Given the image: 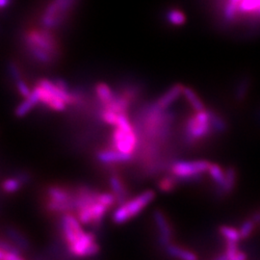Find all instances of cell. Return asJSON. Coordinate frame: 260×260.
<instances>
[{
    "instance_id": "obj_1",
    "label": "cell",
    "mask_w": 260,
    "mask_h": 260,
    "mask_svg": "<svg viewBox=\"0 0 260 260\" xmlns=\"http://www.w3.org/2000/svg\"><path fill=\"white\" fill-rule=\"evenodd\" d=\"M52 31L42 26L31 28L24 33L23 43L25 48L40 64L50 65L59 56V46Z\"/></svg>"
},
{
    "instance_id": "obj_2",
    "label": "cell",
    "mask_w": 260,
    "mask_h": 260,
    "mask_svg": "<svg viewBox=\"0 0 260 260\" xmlns=\"http://www.w3.org/2000/svg\"><path fill=\"white\" fill-rule=\"evenodd\" d=\"M112 134V147L121 152L132 154L138 144L136 131L125 114H120L119 120Z\"/></svg>"
},
{
    "instance_id": "obj_3",
    "label": "cell",
    "mask_w": 260,
    "mask_h": 260,
    "mask_svg": "<svg viewBox=\"0 0 260 260\" xmlns=\"http://www.w3.org/2000/svg\"><path fill=\"white\" fill-rule=\"evenodd\" d=\"M77 0H51L41 17V25L54 30L60 26L75 8Z\"/></svg>"
},
{
    "instance_id": "obj_4",
    "label": "cell",
    "mask_w": 260,
    "mask_h": 260,
    "mask_svg": "<svg viewBox=\"0 0 260 260\" xmlns=\"http://www.w3.org/2000/svg\"><path fill=\"white\" fill-rule=\"evenodd\" d=\"M154 197V192L148 190L129 201H126L122 205H120L113 214L114 223H123L134 218L153 201Z\"/></svg>"
},
{
    "instance_id": "obj_5",
    "label": "cell",
    "mask_w": 260,
    "mask_h": 260,
    "mask_svg": "<svg viewBox=\"0 0 260 260\" xmlns=\"http://www.w3.org/2000/svg\"><path fill=\"white\" fill-rule=\"evenodd\" d=\"M195 113L185 122L184 138L187 144H195L212 132L209 111L204 110Z\"/></svg>"
},
{
    "instance_id": "obj_6",
    "label": "cell",
    "mask_w": 260,
    "mask_h": 260,
    "mask_svg": "<svg viewBox=\"0 0 260 260\" xmlns=\"http://www.w3.org/2000/svg\"><path fill=\"white\" fill-rule=\"evenodd\" d=\"M211 163L205 160L195 161H177L172 167L173 176L180 181H196L199 180L202 175L208 173Z\"/></svg>"
},
{
    "instance_id": "obj_7",
    "label": "cell",
    "mask_w": 260,
    "mask_h": 260,
    "mask_svg": "<svg viewBox=\"0 0 260 260\" xmlns=\"http://www.w3.org/2000/svg\"><path fill=\"white\" fill-rule=\"evenodd\" d=\"M47 209L55 213H69L75 210V193L60 186H50L47 189Z\"/></svg>"
},
{
    "instance_id": "obj_8",
    "label": "cell",
    "mask_w": 260,
    "mask_h": 260,
    "mask_svg": "<svg viewBox=\"0 0 260 260\" xmlns=\"http://www.w3.org/2000/svg\"><path fill=\"white\" fill-rule=\"evenodd\" d=\"M34 91L36 92L40 99V103H44L48 108L55 111L65 110L67 103L47 89L40 86L39 84L34 88Z\"/></svg>"
},
{
    "instance_id": "obj_9",
    "label": "cell",
    "mask_w": 260,
    "mask_h": 260,
    "mask_svg": "<svg viewBox=\"0 0 260 260\" xmlns=\"http://www.w3.org/2000/svg\"><path fill=\"white\" fill-rule=\"evenodd\" d=\"M183 88L184 87L180 84H176L172 86L167 92L163 93L153 104L158 109L166 110L173 103L177 102L181 94H183Z\"/></svg>"
},
{
    "instance_id": "obj_10",
    "label": "cell",
    "mask_w": 260,
    "mask_h": 260,
    "mask_svg": "<svg viewBox=\"0 0 260 260\" xmlns=\"http://www.w3.org/2000/svg\"><path fill=\"white\" fill-rule=\"evenodd\" d=\"M153 217L159 232V243L160 245L166 247L171 243L172 238V231L170 224L168 223L167 219L163 212L160 210H155L153 213Z\"/></svg>"
},
{
    "instance_id": "obj_11",
    "label": "cell",
    "mask_w": 260,
    "mask_h": 260,
    "mask_svg": "<svg viewBox=\"0 0 260 260\" xmlns=\"http://www.w3.org/2000/svg\"><path fill=\"white\" fill-rule=\"evenodd\" d=\"M95 242L93 233H85L82 237H80L75 244L69 247V251L71 254L77 257H87V252L89 248Z\"/></svg>"
},
{
    "instance_id": "obj_12",
    "label": "cell",
    "mask_w": 260,
    "mask_h": 260,
    "mask_svg": "<svg viewBox=\"0 0 260 260\" xmlns=\"http://www.w3.org/2000/svg\"><path fill=\"white\" fill-rule=\"evenodd\" d=\"M98 159L104 164H118L129 162L132 159L131 154L119 151L117 149H106L98 153Z\"/></svg>"
},
{
    "instance_id": "obj_13",
    "label": "cell",
    "mask_w": 260,
    "mask_h": 260,
    "mask_svg": "<svg viewBox=\"0 0 260 260\" xmlns=\"http://www.w3.org/2000/svg\"><path fill=\"white\" fill-rule=\"evenodd\" d=\"M109 182H110L113 194L116 197L117 203L119 205H122L123 203H125L127 199V191L124 188V185L122 184L121 179L117 176H112L109 179Z\"/></svg>"
},
{
    "instance_id": "obj_14",
    "label": "cell",
    "mask_w": 260,
    "mask_h": 260,
    "mask_svg": "<svg viewBox=\"0 0 260 260\" xmlns=\"http://www.w3.org/2000/svg\"><path fill=\"white\" fill-rule=\"evenodd\" d=\"M39 103H40V99H39V96H38L36 92L33 90L31 95H30L29 98H27V99H25V101L20 103L19 106L17 107V109H16V111H15L16 116L19 117V118L24 117V116L27 115L28 113L31 111Z\"/></svg>"
},
{
    "instance_id": "obj_15",
    "label": "cell",
    "mask_w": 260,
    "mask_h": 260,
    "mask_svg": "<svg viewBox=\"0 0 260 260\" xmlns=\"http://www.w3.org/2000/svg\"><path fill=\"white\" fill-rule=\"evenodd\" d=\"M165 249H166V251L171 256L176 257V258H180V259L184 260H195L198 258L197 255H196L193 251L182 249V248L175 246V245H173L171 243L165 247Z\"/></svg>"
},
{
    "instance_id": "obj_16",
    "label": "cell",
    "mask_w": 260,
    "mask_h": 260,
    "mask_svg": "<svg viewBox=\"0 0 260 260\" xmlns=\"http://www.w3.org/2000/svg\"><path fill=\"white\" fill-rule=\"evenodd\" d=\"M6 234L10 241L13 242L16 246H18L21 251H27L29 249V242L19 231L13 228H8L6 230Z\"/></svg>"
},
{
    "instance_id": "obj_17",
    "label": "cell",
    "mask_w": 260,
    "mask_h": 260,
    "mask_svg": "<svg viewBox=\"0 0 260 260\" xmlns=\"http://www.w3.org/2000/svg\"><path fill=\"white\" fill-rule=\"evenodd\" d=\"M183 95L185 96L187 102L190 104V106L193 108L194 111L201 112L205 110L204 103L200 100L198 94L191 88L184 87L183 88Z\"/></svg>"
},
{
    "instance_id": "obj_18",
    "label": "cell",
    "mask_w": 260,
    "mask_h": 260,
    "mask_svg": "<svg viewBox=\"0 0 260 260\" xmlns=\"http://www.w3.org/2000/svg\"><path fill=\"white\" fill-rule=\"evenodd\" d=\"M95 93L98 95V99L101 101V103H103V105L110 103L115 95L111 88L105 83L98 84L95 86Z\"/></svg>"
},
{
    "instance_id": "obj_19",
    "label": "cell",
    "mask_w": 260,
    "mask_h": 260,
    "mask_svg": "<svg viewBox=\"0 0 260 260\" xmlns=\"http://www.w3.org/2000/svg\"><path fill=\"white\" fill-rule=\"evenodd\" d=\"M220 233L222 234L225 243H239L242 239L241 234L239 233V230H235L231 226H223L220 230Z\"/></svg>"
},
{
    "instance_id": "obj_20",
    "label": "cell",
    "mask_w": 260,
    "mask_h": 260,
    "mask_svg": "<svg viewBox=\"0 0 260 260\" xmlns=\"http://www.w3.org/2000/svg\"><path fill=\"white\" fill-rule=\"evenodd\" d=\"M22 186L21 182L19 181L17 177L14 178H7L3 181L2 183V189L4 192L12 194V193H16L17 191H19V188Z\"/></svg>"
},
{
    "instance_id": "obj_21",
    "label": "cell",
    "mask_w": 260,
    "mask_h": 260,
    "mask_svg": "<svg viewBox=\"0 0 260 260\" xmlns=\"http://www.w3.org/2000/svg\"><path fill=\"white\" fill-rule=\"evenodd\" d=\"M168 20H169L172 24H174V25H176V26H178V25H181V24H183V23L185 22V15H184V13L181 12L180 10H171V11L169 12V14H168Z\"/></svg>"
},
{
    "instance_id": "obj_22",
    "label": "cell",
    "mask_w": 260,
    "mask_h": 260,
    "mask_svg": "<svg viewBox=\"0 0 260 260\" xmlns=\"http://www.w3.org/2000/svg\"><path fill=\"white\" fill-rule=\"evenodd\" d=\"M209 116L212 132H223V129L225 128L223 119L218 114L212 111H209Z\"/></svg>"
},
{
    "instance_id": "obj_23",
    "label": "cell",
    "mask_w": 260,
    "mask_h": 260,
    "mask_svg": "<svg viewBox=\"0 0 260 260\" xmlns=\"http://www.w3.org/2000/svg\"><path fill=\"white\" fill-rule=\"evenodd\" d=\"M177 181V178L174 176L173 177H163L159 181L158 187H159L160 191H162V192H171L176 187Z\"/></svg>"
},
{
    "instance_id": "obj_24",
    "label": "cell",
    "mask_w": 260,
    "mask_h": 260,
    "mask_svg": "<svg viewBox=\"0 0 260 260\" xmlns=\"http://www.w3.org/2000/svg\"><path fill=\"white\" fill-rule=\"evenodd\" d=\"M120 114L116 113L115 111H112L110 109L103 108V111L101 113V118L104 122L110 124V125H116L118 120H119Z\"/></svg>"
},
{
    "instance_id": "obj_25",
    "label": "cell",
    "mask_w": 260,
    "mask_h": 260,
    "mask_svg": "<svg viewBox=\"0 0 260 260\" xmlns=\"http://www.w3.org/2000/svg\"><path fill=\"white\" fill-rule=\"evenodd\" d=\"M255 224L256 223L253 220H250V221H247L243 223L239 228V233L241 234L242 238H246V237L250 236L252 232L254 231Z\"/></svg>"
},
{
    "instance_id": "obj_26",
    "label": "cell",
    "mask_w": 260,
    "mask_h": 260,
    "mask_svg": "<svg viewBox=\"0 0 260 260\" xmlns=\"http://www.w3.org/2000/svg\"><path fill=\"white\" fill-rule=\"evenodd\" d=\"M98 202L102 203L103 205H106L108 207H111L112 205H114L117 203V200H116V197L114 194L100 193L98 197Z\"/></svg>"
},
{
    "instance_id": "obj_27",
    "label": "cell",
    "mask_w": 260,
    "mask_h": 260,
    "mask_svg": "<svg viewBox=\"0 0 260 260\" xmlns=\"http://www.w3.org/2000/svg\"><path fill=\"white\" fill-rule=\"evenodd\" d=\"M16 84H17L18 91H19V93H20L21 96H23L24 99H27V98H29V96L31 95V93H32L33 91H31V90L29 89V87L25 84L24 81H22V80L20 79L19 81H16Z\"/></svg>"
},
{
    "instance_id": "obj_28",
    "label": "cell",
    "mask_w": 260,
    "mask_h": 260,
    "mask_svg": "<svg viewBox=\"0 0 260 260\" xmlns=\"http://www.w3.org/2000/svg\"><path fill=\"white\" fill-rule=\"evenodd\" d=\"M0 259L1 260H22L23 257L15 252H10V251H3L0 250Z\"/></svg>"
},
{
    "instance_id": "obj_29",
    "label": "cell",
    "mask_w": 260,
    "mask_h": 260,
    "mask_svg": "<svg viewBox=\"0 0 260 260\" xmlns=\"http://www.w3.org/2000/svg\"><path fill=\"white\" fill-rule=\"evenodd\" d=\"M9 71L10 75L13 77V79L15 81H19V80L21 79V75H20V73H19V69L15 64H13V63L10 64Z\"/></svg>"
},
{
    "instance_id": "obj_30",
    "label": "cell",
    "mask_w": 260,
    "mask_h": 260,
    "mask_svg": "<svg viewBox=\"0 0 260 260\" xmlns=\"http://www.w3.org/2000/svg\"><path fill=\"white\" fill-rule=\"evenodd\" d=\"M53 83L55 84L56 86H57L58 88H60L61 90L69 92V85H68V83L66 82L64 79L57 77V78H55V79L53 80Z\"/></svg>"
},
{
    "instance_id": "obj_31",
    "label": "cell",
    "mask_w": 260,
    "mask_h": 260,
    "mask_svg": "<svg viewBox=\"0 0 260 260\" xmlns=\"http://www.w3.org/2000/svg\"><path fill=\"white\" fill-rule=\"evenodd\" d=\"M16 177L21 182L22 185H23L24 183L29 182V180H30V175H29L28 173H26V172H19V173H17Z\"/></svg>"
},
{
    "instance_id": "obj_32",
    "label": "cell",
    "mask_w": 260,
    "mask_h": 260,
    "mask_svg": "<svg viewBox=\"0 0 260 260\" xmlns=\"http://www.w3.org/2000/svg\"><path fill=\"white\" fill-rule=\"evenodd\" d=\"M256 18L260 19V9L258 10V12H257V14H256Z\"/></svg>"
}]
</instances>
